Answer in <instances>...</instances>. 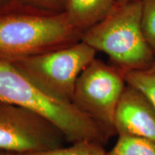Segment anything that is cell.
I'll return each mask as SVG.
<instances>
[{
    "label": "cell",
    "instance_id": "1",
    "mask_svg": "<svg viewBox=\"0 0 155 155\" xmlns=\"http://www.w3.org/2000/svg\"><path fill=\"white\" fill-rule=\"evenodd\" d=\"M82 33L65 12H51L15 2L0 7V61L12 63L81 41Z\"/></svg>",
    "mask_w": 155,
    "mask_h": 155
},
{
    "label": "cell",
    "instance_id": "2",
    "mask_svg": "<svg viewBox=\"0 0 155 155\" xmlns=\"http://www.w3.org/2000/svg\"><path fill=\"white\" fill-rule=\"evenodd\" d=\"M0 103L20 106L44 116L64 134L68 144L91 140L104 145L111 137L73 104L49 96L12 64L2 61Z\"/></svg>",
    "mask_w": 155,
    "mask_h": 155
},
{
    "label": "cell",
    "instance_id": "3",
    "mask_svg": "<svg viewBox=\"0 0 155 155\" xmlns=\"http://www.w3.org/2000/svg\"><path fill=\"white\" fill-rule=\"evenodd\" d=\"M141 0H119L106 16L81 37L96 51L105 53L123 72L141 71L155 62V53L141 27Z\"/></svg>",
    "mask_w": 155,
    "mask_h": 155
},
{
    "label": "cell",
    "instance_id": "4",
    "mask_svg": "<svg viewBox=\"0 0 155 155\" xmlns=\"http://www.w3.org/2000/svg\"><path fill=\"white\" fill-rule=\"evenodd\" d=\"M97 52L82 40L71 45L12 62L42 91L71 103L81 73L96 58Z\"/></svg>",
    "mask_w": 155,
    "mask_h": 155
},
{
    "label": "cell",
    "instance_id": "5",
    "mask_svg": "<svg viewBox=\"0 0 155 155\" xmlns=\"http://www.w3.org/2000/svg\"><path fill=\"white\" fill-rule=\"evenodd\" d=\"M126 86L124 72L95 58L78 78L72 104L111 137L116 134V109Z\"/></svg>",
    "mask_w": 155,
    "mask_h": 155
},
{
    "label": "cell",
    "instance_id": "6",
    "mask_svg": "<svg viewBox=\"0 0 155 155\" xmlns=\"http://www.w3.org/2000/svg\"><path fill=\"white\" fill-rule=\"evenodd\" d=\"M68 144L54 124L38 113L0 103V151L18 155L35 154Z\"/></svg>",
    "mask_w": 155,
    "mask_h": 155
},
{
    "label": "cell",
    "instance_id": "7",
    "mask_svg": "<svg viewBox=\"0 0 155 155\" xmlns=\"http://www.w3.org/2000/svg\"><path fill=\"white\" fill-rule=\"evenodd\" d=\"M114 126L119 137L155 141V106L144 93L127 84L116 107Z\"/></svg>",
    "mask_w": 155,
    "mask_h": 155
},
{
    "label": "cell",
    "instance_id": "8",
    "mask_svg": "<svg viewBox=\"0 0 155 155\" xmlns=\"http://www.w3.org/2000/svg\"><path fill=\"white\" fill-rule=\"evenodd\" d=\"M119 0H68L65 12L73 26L83 33L100 22Z\"/></svg>",
    "mask_w": 155,
    "mask_h": 155
},
{
    "label": "cell",
    "instance_id": "9",
    "mask_svg": "<svg viewBox=\"0 0 155 155\" xmlns=\"http://www.w3.org/2000/svg\"><path fill=\"white\" fill-rule=\"evenodd\" d=\"M108 155H155V141L135 137L122 136Z\"/></svg>",
    "mask_w": 155,
    "mask_h": 155
},
{
    "label": "cell",
    "instance_id": "10",
    "mask_svg": "<svg viewBox=\"0 0 155 155\" xmlns=\"http://www.w3.org/2000/svg\"><path fill=\"white\" fill-rule=\"evenodd\" d=\"M127 84L144 93L155 106V62L148 68L124 73Z\"/></svg>",
    "mask_w": 155,
    "mask_h": 155
},
{
    "label": "cell",
    "instance_id": "11",
    "mask_svg": "<svg viewBox=\"0 0 155 155\" xmlns=\"http://www.w3.org/2000/svg\"><path fill=\"white\" fill-rule=\"evenodd\" d=\"M23 155H108V153L101 143L82 140L55 150Z\"/></svg>",
    "mask_w": 155,
    "mask_h": 155
},
{
    "label": "cell",
    "instance_id": "12",
    "mask_svg": "<svg viewBox=\"0 0 155 155\" xmlns=\"http://www.w3.org/2000/svg\"><path fill=\"white\" fill-rule=\"evenodd\" d=\"M141 27L145 40L155 53V0H141Z\"/></svg>",
    "mask_w": 155,
    "mask_h": 155
},
{
    "label": "cell",
    "instance_id": "13",
    "mask_svg": "<svg viewBox=\"0 0 155 155\" xmlns=\"http://www.w3.org/2000/svg\"><path fill=\"white\" fill-rule=\"evenodd\" d=\"M22 5L51 12H63L66 8L68 0H18Z\"/></svg>",
    "mask_w": 155,
    "mask_h": 155
},
{
    "label": "cell",
    "instance_id": "14",
    "mask_svg": "<svg viewBox=\"0 0 155 155\" xmlns=\"http://www.w3.org/2000/svg\"><path fill=\"white\" fill-rule=\"evenodd\" d=\"M15 2H19V1L18 0H0V7L11 5Z\"/></svg>",
    "mask_w": 155,
    "mask_h": 155
},
{
    "label": "cell",
    "instance_id": "15",
    "mask_svg": "<svg viewBox=\"0 0 155 155\" xmlns=\"http://www.w3.org/2000/svg\"><path fill=\"white\" fill-rule=\"evenodd\" d=\"M0 155H18L14 153H11L8 152H5V151H0Z\"/></svg>",
    "mask_w": 155,
    "mask_h": 155
}]
</instances>
